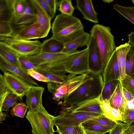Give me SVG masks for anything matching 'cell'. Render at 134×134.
<instances>
[{"label":"cell","instance_id":"18","mask_svg":"<svg viewBox=\"0 0 134 134\" xmlns=\"http://www.w3.org/2000/svg\"><path fill=\"white\" fill-rule=\"evenodd\" d=\"M111 106L120 110L122 115L127 108L128 102L122 92V86L120 80L109 100Z\"/></svg>","mask_w":134,"mask_h":134},{"label":"cell","instance_id":"12","mask_svg":"<svg viewBox=\"0 0 134 134\" xmlns=\"http://www.w3.org/2000/svg\"><path fill=\"white\" fill-rule=\"evenodd\" d=\"M87 47L90 71L95 74H102L104 68L100 56L94 40L91 36Z\"/></svg>","mask_w":134,"mask_h":134},{"label":"cell","instance_id":"16","mask_svg":"<svg viewBox=\"0 0 134 134\" xmlns=\"http://www.w3.org/2000/svg\"><path fill=\"white\" fill-rule=\"evenodd\" d=\"M76 7L82 14L83 18L94 23H99L97 13L91 0H76Z\"/></svg>","mask_w":134,"mask_h":134},{"label":"cell","instance_id":"48","mask_svg":"<svg viewBox=\"0 0 134 134\" xmlns=\"http://www.w3.org/2000/svg\"><path fill=\"white\" fill-rule=\"evenodd\" d=\"M60 85L59 83L51 81L48 83L47 88L48 91L52 93L56 90Z\"/></svg>","mask_w":134,"mask_h":134},{"label":"cell","instance_id":"35","mask_svg":"<svg viewBox=\"0 0 134 134\" xmlns=\"http://www.w3.org/2000/svg\"><path fill=\"white\" fill-rule=\"evenodd\" d=\"M28 108L25 103H16L12 108L10 112L13 116H17L23 118Z\"/></svg>","mask_w":134,"mask_h":134},{"label":"cell","instance_id":"30","mask_svg":"<svg viewBox=\"0 0 134 134\" xmlns=\"http://www.w3.org/2000/svg\"><path fill=\"white\" fill-rule=\"evenodd\" d=\"M27 0H13V19L12 23L24 12L26 7Z\"/></svg>","mask_w":134,"mask_h":134},{"label":"cell","instance_id":"47","mask_svg":"<svg viewBox=\"0 0 134 134\" xmlns=\"http://www.w3.org/2000/svg\"><path fill=\"white\" fill-rule=\"evenodd\" d=\"M52 13L55 14L58 1L56 0H45Z\"/></svg>","mask_w":134,"mask_h":134},{"label":"cell","instance_id":"53","mask_svg":"<svg viewBox=\"0 0 134 134\" xmlns=\"http://www.w3.org/2000/svg\"><path fill=\"white\" fill-rule=\"evenodd\" d=\"M8 116V114L6 113H3L2 111H0V121L1 122L5 120L7 117Z\"/></svg>","mask_w":134,"mask_h":134},{"label":"cell","instance_id":"42","mask_svg":"<svg viewBox=\"0 0 134 134\" xmlns=\"http://www.w3.org/2000/svg\"><path fill=\"white\" fill-rule=\"evenodd\" d=\"M56 131L59 134H73L76 126L57 125Z\"/></svg>","mask_w":134,"mask_h":134},{"label":"cell","instance_id":"37","mask_svg":"<svg viewBox=\"0 0 134 134\" xmlns=\"http://www.w3.org/2000/svg\"><path fill=\"white\" fill-rule=\"evenodd\" d=\"M100 105L103 114L106 117L113 120L111 115L112 107L109 100H100Z\"/></svg>","mask_w":134,"mask_h":134},{"label":"cell","instance_id":"45","mask_svg":"<svg viewBox=\"0 0 134 134\" xmlns=\"http://www.w3.org/2000/svg\"><path fill=\"white\" fill-rule=\"evenodd\" d=\"M36 1L47 13L51 20L53 19L55 15L52 13L45 0H36Z\"/></svg>","mask_w":134,"mask_h":134},{"label":"cell","instance_id":"22","mask_svg":"<svg viewBox=\"0 0 134 134\" xmlns=\"http://www.w3.org/2000/svg\"><path fill=\"white\" fill-rule=\"evenodd\" d=\"M64 45V44L52 36L41 43V53H57L62 52Z\"/></svg>","mask_w":134,"mask_h":134},{"label":"cell","instance_id":"4","mask_svg":"<svg viewBox=\"0 0 134 134\" xmlns=\"http://www.w3.org/2000/svg\"><path fill=\"white\" fill-rule=\"evenodd\" d=\"M74 52L69 54L62 52L41 53L26 57L34 64L36 68L43 69L61 74L66 72L63 65L64 63Z\"/></svg>","mask_w":134,"mask_h":134},{"label":"cell","instance_id":"26","mask_svg":"<svg viewBox=\"0 0 134 134\" xmlns=\"http://www.w3.org/2000/svg\"><path fill=\"white\" fill-rule=\"evenodd\" d=\"M35 70L44 75L51 82L62 85L66 81L67 75L59 74L42 68H37Z\"/></svg>","mask_w":134,"mask_h":134},{"label":"cell","instance_id":"1","mask_svg":"<svg viewBox=\"0 0 134 134\" xmlns=\"http://www.w3.org/2000/svg\"><path fill=\"white\" fill-rule=\"evenodd\" d=\"M51 29L52 36L64 44L72 41L85 32L79 18L61 13L56 16Z\"/></svg>","mask_w":134,"mask_h":134},{"label":"cell","instance_id":"10","mask_svg":"<svg viewBox=\"0 0 134 134\" xmlns=\"http://www.w3.org/2000/svg\"><path fill=\"white\" fill-rule=\"evenodd\" d=\"M48 34L42 26L35 21L29 25L18 29L12 35L20 38L31 40L44 38Z\"/></svg>","mask_w":134,"mask_h":134},{"label":"cell","instance_id":"33","mask_svg":"<svg viewBox=\"0 0 134 134\" xmlns=\"http://www.w3.org/2000/svg\"><path fill=\"white\" fill-rule=\"evenodd\" d=\"M19 100V97L16 95L11 92L7 96L2 106L0 111H8L9 108L14 106Z\"/></svg>","mask_w":134,"mask_h":134},{"label":"cell","instance_id":"20","mask_svg":"<svg viewBox=\"0 0 134 134\" xmlns=\"http://www.w3.org/2000/svg\"><path fill=\"white\" fill-rule=\"evenodd\" d=\"M90 72L79 75L71 74L67 75L64 84L68 87V92L64 97L73 92L88 80L90 77Z\"/></svg>","mask_w":134,"mask_h":134},{"label":"cell","instance_id":"2","mask_svg":"<svg viewBox=\"0 0 134 134\" xmlns=\"http://www.w3.org/2000/svg\"><path fill=\"white\" fill-rule=\"evenodd\" d=\"M104 85L102 74H95L90 71L88 80L64 97L63 101L58 104L62 107H67L98 97L101 95Z\"/></svg>","mask_w":134,"mask_h":134},{"label":"cell","instance_id":"44","mask_svg":"<svg viewBox=\"0 0 134 134\" xmlns=\"http://www.w3.org/2000/svg\"><path fill=\"white\" fill-rule=\"evenodd\" d=\"M11 92L5 86L0 83V107L8 95Z\"/></svg>","mask_w":134,"mask_h":134},{"label":"cell","instance_id":"3","mask_svg":"<svg viewBox=\"0 0 134 134\" xmlns=\"http://www.w3.org/2000/svg\"><path fill=\"white\" fill-rule=\"evenodd\" d=\"M90 33L95 41L104 69L116 47L114 36L110 27L98 24L92 27Z\"/></svg>","mask_w":134,"mask_h":134},{"label":"cell","instance_id":"58","mask_svg":"<svg viewBox=\"0 0 134 134\" xmlns=\"http://www.w3.org/2000/svg\"><path fill=\"white\" fill-rule=\"evenodd\" d=\"M84 134H86L85 133V132Z\"/></svg>","mask_w":134,"mask_h":134},{"label":"cell","instance_id":"21","mask_svg":"<svg viewBox=\"0 0 134 134\" xmlns=\"http://www.w3.org/2000/svg\"><path fill=\"white\" fill-rule=\"evenodd\" d=\"M90 34L85 32L78 38L69 43L64 44L62 52L69 54L77 51V49L88 45L91 38Z\"/></svg>","mask_w":134,"mask_h":134},{"label":"cell","instance_id":"9","mask_svg":"<svg viewBox=\"0 0 134 134\" xmlns=\"http://www.w3.org/2000/svg\"><path fill=\"white\" fill-rule=\"evenodd\" d=\"M102 115L95 113L67 112L61 111L60 114L55 117L54 125L77 126L82 122Z\"/></svg>","mask_w":134,"mask_h":134},{"label":"cell","instance_id":"55","mask_svg":"<svg viewBox=\"0 0 134 134\" xmlns=\"http://www.w3.org/2000/svg\"><path fill=\"white\" fill-rule=\"evenodd\" d=\"M102 1L104 3H109L112 2L114 1V0H104Z\"/></svg>","mask_w":134,"mask_h":134},{"label":"cell","instance_id":"39","mask_svg":"<svg viewBox=\"0 0 134 134\" xmlns=\"http://www.w3.org/2000/svg\"><path fill=\"white\" fill-rule=\"evenodd\" d=\"M19 59L22 69L26 72L29 70L36 69L34 64L26 57L19 55Z\"/></svg>","mask_w":134,"mask_h":134},{"label":"cell","instance_id":"13","mask_svg":"<svg viewBox=\"0 0 134 134\" xmlns=\"http://www.w3.org/2000/svg\"><path fill=\"white\" fill-rule=\"evenodd\" d=\"M44 91L43 87L32 86L25 95L26 102L29 111H37L43 105L42 97Z\"/></svg>","mask_w":134,"mask_h":134},{"label":"cell","instance_id":"40","mask_svg":"<svg viewBox=\"0 0 134 134\" xmlns=\"http://www.w3.org/2000/svg\"><path fill=\"white\" fill-rule=\"evenodd\" d=\"M27 73L30 76L38 81L47 83L50 82L44 75L35 70H29L27 71Z\"/></svg>","mask_w":134,"mask_h":134},{"label":"cell","instance_id":"31","mask_svg":"<svg viewBox=\"0 0 134 134\" xmlns=\"http://www.w3.org/2000/svg\"><path fill=\"white\" fill-rule=\"evenodd\" d=\"M58 10L61 14L73 16L75 10L72 1L71 0H62L58 2Z\"/></svg>","mask_w":134,"mask_h":134},{"label":"cell","instance_id":"29","mask_svg":"<svg viewBox=\"0 0 134 134\" xmlns=\"http://www.w3.org/2000/svg\"><path fill=\"white\" fill-rule=\"evenodd\" d=\"M113 9L134 24V7L116 4L113 5Z\"/></svg>","mask_w":134,"mask_h":134},{"label":"cell","instance_id":"11","mask_svg":"<svg viewBox=\"0 0 134 134\" xmlns=\"http://www.w3.org/2000/svg\"><path fill=\"white\" fill-rule=\"evenodd\" d=\"M100 96L97 98L72 105L62 107V111L72 113L79 112L95 113L103 114L100 105Z\"/></svg>","mask_w":134,"mask_h":134},{"label":"cell","instance_id":"52","mask_svg":"<svg viewBox=\"0 0 134 134\" xmlns=\"http://www.w3.org/2000/svg\"><path fill=\"white\" fill-rule=\"evenodd\" d=\"M85 131L80 125L76 126L73 134H84Z\"/></svg>","mask_w":134,"mask_h":134},{"label":"cell","instance_id":"54","mask_svg":"<svg viewBox=\"0 0 134 134\" xmlns=\"http://www.w3.org/2000/svg\"><path fill=\"white\" fill-rule=\"evenodd\" d=\"M86 134H102L100 133L88 131H84Z\"/></svg>","mask_w":134,"mask_h":134},{"label":"cell","instance_id":"60","mask_svg":"<svg viewBox=\"0 0 134 134\" xmlns=\"http://www.w3.org/2000/svg\"><path fill=\"white\" fill-rule=\"evenodd\" d=\"M122 134H124V133H122Z\"/></svg>","mask_w":134,"mask_h":134},{"label":"cell","instance_id":"46","mask_svg":"<svg viewBox=\"0 0 134 134\" xmlns=\"http://www.w3.org/2000/svg\"><path fill=\"white\" fill-rule=\"evenodd\" d=\"M111 115L113 120L114 121L116 122L118 121L123 122L122 114L119 109L112 107Z\"/></svg>","mask_w":134,"mask_h":134},{"label":"cell","instance_id":"36","mask_svg":"<svg viewBox=\"0 0 134 134\" xmlns=\"http://www.w3.org/2000/svg\"><path fill=\"white\" fill-rule=\"evenodd\" d=\"M120 81L122 87L134 97V79L131 77L126 75L124 79Z\"/></svg>","mask_w":134,"mask_h":134},{"label":"cell","instance_id":"51","mask_svg":"<svg viewBox=\"0 0 134 134\" xmlns=\"http://www.w3.org/2000/svg\"><path fill=\"white\" fill-rule=\"evenodd\" d=\"M123 133L124 134H134L133 126L129 124L124 130Z\"/></svg>","mask_w":134,"mask_h":134},{"label":"cell","instance_id":"57","mask_svg":"<svg viewBox=\"0 0 134 134\" xmlns=\"http://www.w3.org/2000/svg\"><path fill=\"white\" fill-rule=\"evenodd\" d=\"M132 3L134 4V0H132Z\"/></svg>","mask_w":134,"mask_h":134},{"label":"cell","instance_id":"50","mask_svg":"<svg viewBox=\"0 0 134 134\" xmlns=\"http://www.w3.org/2000/svg\"><path fill=\"white\" fill-rule=\"evenodd\" d=\"M128 37L129 42L134 49V31L131 32L128 34ZM131 77L134 79V73Z\"/></svg>","mask_w":134,"mask_h":134},{"label":"cell","instance_id":"7","mask_svg":"<svg viewBox=\"0 0 134 134\" xmlns=\"http://www.w3.org/2000/svg\"><path fill=\"white\" fill-rule=\"evenodd\" d=\"M63 65L66 72L69 74L81 75L90 71L87 48L74 52Z\"/></svg>","mask_w":134,"mask_h":134},{"label":"cell","instance_id":"56","mask_svg":"<svg viewBox=\"0 0 134 134\" xmlns=\"http://www.w3.org/2000/svg\"><path fill=\"white\" fill-rule=\"evenodd\" d=\"M129 125H132L134 126V121L131 122L130 123Z\"/></svg>","mask_w":134,"mask_h":134},{"label":"cell","instance_id":"28","mask_svg":"<svg viewBox=\"0 0 134 134\" xmlns=\"http://www.w3.org/2000/svg\"><path fill=\"white\" fill-rule=\"evenodd\" d=\"M120 80L111 81L104 84L100 96V100H109Z\"/></svg>","mask_w":134,"mask_h":134},{"label":"cell","instance_id":"38","mask_svg":"<svg viewBox=\"0 0 134 134\" xmlns=\"http://www.w3.org/2000/svg\"><path fill=\"white\" fill-rule=\"evenodd\" d=\"M13 32V29L10 23L0 21V36H10L12 35Z\"/></svg>","mask_w":134,"mask_h":134},{"label":"cell","instance_id":"27","mask_svg":"<svg viewBox=\"0 0 134 134\" xmlns=\"http://www.w3.org/2000/svg\"><path fill=\"white\" fill-rule=\"evenodd\" d=\"M80 125L84 131H88L102 134H104L110 130L107 127L88 120L82 123Z\"/></svg>","mask_w":134,"mask_h":134},{"label":"cell","instance_id":"19","mask_svg":"<svg viewBox=\"0 0 134 134\" xmlns=\"http://www.w3.org/2000/svg\"><path fill=\"white\" fill-rule=\"evenodd\" d=\"M131 46L129 41L116 47L115 49L120 71V80H123L125 77L126 75L125 65L126 57Z\"/></svg>","mask_w":134,"mask_h":134},{"label":"cell","instance_id":"43","mask_svg":"<svg viewBox=\"0 0 134 134\" xmlns=\"http://www.w3.org/2000/svg\"><path fill=\"white\" fill-rule=\"evenodd\" d=\"M128 125L122 122L118 121L116 125L110 131L109 134H122Z\"/></svg>","mask_w":134,"mask_h":134},{"label":"cell","instance_id":"14","mask_svg":"<svg viewBox=\"0 0 134 134\" xmlns=\"http://www.w3.org/2000/svg\"><path fill=\"white\" fill-rule=\"evenodd\" d=\"M102 74L104 85L111 81L120 80V69L115 50L107 63Z\"/></svg>","mask_w":134,"mask_h":134},{"label":"cell","instance_id":"59","mask_svg":"<svg viewBox=\"0 0 134 134\" xmlns=\"http://www.w3.org/2000/svg\"><path fill=\"white\" fill-rule=\"evenodd\" d=\"M133 109H134V107H133Z\"/></svg>","mask_w":134,"mask_h":134},{"label":"cell","instance_id":"23","mask_svg":"<svg viewBox=\"0 0 134 134\" xmlns=\"http://www.w3.org/2000/svg\"><path fill=\"white\" fill-rule=\"evenodd\" d=\"M32 1L36 12V21L42 26L47 32L48 34L51 27V20L47 13L36 0Z\"/></svg>","mask_w":134,"mask_h":134},{"label":"cell","instance_id":"17","mask_svg":"<svg viewBox=\"0 0 134 134\" xmlns=\"http://www.w3.org/2000/svg\"><path fill=\"white\" fill-rule=\"evenodd\" d=\"M0 69L3 73L9 72L31 85L38 86V83L31 78L27 72L22 69L9 63L1 57Z\"/></svg>","mask_w":134,"mask_h":134},{"label":"cell","instance_id":"15","mask_svg":"<svg viewBox=\"0 0 134 134\" xmlns=\"http://www.w3.org/2000/svg\"><path fill=\"white\" fill-rule=\"evenodd\" d=\"M36 20L35 7L32 0H27L25 9L13 23L18 29L29 25Z\"/></svg>","mask_w":134,"mask_h":134},{"label":"cell","instance_id":"25","mask_svg":"<svg viewBox=\"0 0 134 134\" xmlns=\"http://www.w3.org/2000/svg\"><path fill=\"white\" fill-rule=\"evenodd\" d=\"M13 0H0V21L12 23L13 12Z\"/></svg>","mask_w":134,"mask_h":134},{"label":"cell","instance_id":"8","mask_svg":"<svg viewBox=\"0 0 134 134\" xmlns=\"http://www.w3.org/2000/svg\"><path fill=\"white\" fill-rule=\"evenodd\" d=\"M0 83L5 86L13 93L17 95L21 102L32 85L9 72L0 75Z\"/></svg>","mask_w":134,"mask_h":134},{"label":"cell","instance_id":"34","mask_svg":"<svg viewBox=\"0 0 134 134\" xmlns=\"http://www.w3.org/2000/svg\"><path fill=\"white\" fill-rule=\"evenodd\" d=\"M88 120L107 127L110 130L116 125L118 122L106 117L103 115Z\"/></svg>","mask_w":134,"mask_h":134},{"label":"cell","instance_id":"49","mask_svg":"<svg viewBox=\"0 0 134 134\" xmlns=\"http://www.w3.org/2000/svg\"><path fill=\"white\" fill-rule=\"evenodd\" d=\"M122 92L124 97L128 102L134 99V97L122 87Z\"/></svg>","mask_w":134,"mask_h":134},{"label":"cell","instance_id":"41","mask_svg":"<svg viewBox=\"0 0 134 134\" xmlns=\"http://www.w3.org/2000/svg\"><path fill=\"white\" fill-rule=\"evenodd\" d=\"M123 122L129 124L134 121V109L126 108L124 114L122 115Z\"/></svg>","mask_w":134,"mask_h":134},{"label":"cell","instance_id":"5","mask_svg":"<svg viewBox=\"0 0 134 134\" xmlns=\"http://www.w3.org/2000/svg\"><path fill=\"white\" fill-rule=\"evenodd\" d=\"M25 117L31 125L32 134H54L55 117L49 114L43 105L37 111L29 110Z\"/></svg>","mask_w":134,"mask_h":134},{"label":"cell","instance_id":"24","mask_svg":"<svg viewBox=\"0 0 134 134\" xmlns=\"http://www.w3.org/2000/svg\"><path fill=\"white\" fill-rule=\"evenodd\" d=\"M0 57L9 63L22 69L19 60V55L1 42H0Z\"/></svg>","mask_w":134,"mask_h":134},{"label":"cell","instance_id":"6","mask_svg":"<svg viewBox=\"0 0 134 134\" xmlns=\"http://www.w3.org/2000/svg\"><path fill=\"white\" fill-rule=\"evenodd\" d=\"M0 42L4 43L20 55L27 57L41 52V43L38 40H26L11 35L0 36Z\"/></svg>","mask_w":134,"mask_h":134},{"label":"cell","instance_id":"32","mask_svg":"<svg viewBox=\"0 0 134 134\" xmlns=\"http://www.w3.org/2000/svg\"><path fill=\"white\" fill-rule=\"evenodd\" d=\"M125 72L126 75L131 77L134 73V49L132 46L126 57Z\"/></svg>","mask_w":134,"mask_h":134}]
</instances>
